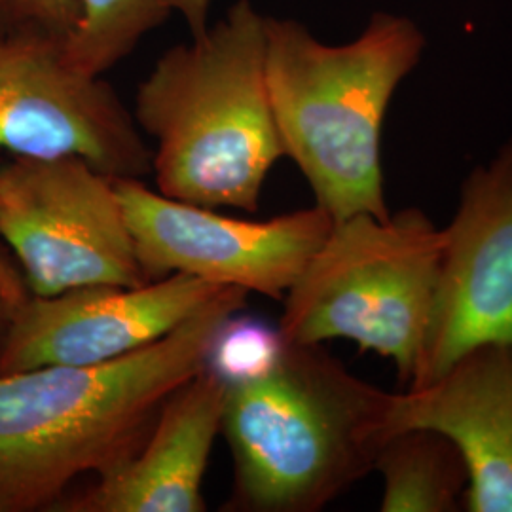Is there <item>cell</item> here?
<instances>
[{
  "label": "cell",
  "mask_w": 512,
  "mask_h": 512,
  "mask_svg": "<svg viewBox=\"0 0 512 512\" xmlns=\"http://www.w3.org/2000/svg\"><path fill=\"white\" fill-rule=\"evenodd\" d=\"M247 298L228 287L162 340L109 363L0 374V512L55 511L80 476L109 475L133 458Z\"/></svg>",
  "instance_id": "obj_1"
},
{
  "label": "cell",
  "mask_w": 512,
  "mask_h": 512,
  "mask_svg": "<svg viewBox=\"0 0 512 512\" xmlns=\"http://www.w3.org/2000/svg\"><path fill=\"white\" fill-rule=\"evenodd\" d=\"M133 118L154 141L160 194L255 213L285 156L266 80V16L238 0L202 35L169 48L139 84Z\"/></svg>",
  "instance_id": "obj_2"
},
{
  "label": "cell",
  "mask_w": 512,
  "mask_h": 512,
  "mask_svg": "<svg viewBox=\"0 0 512 512\" xmlns=\"http://www.w3.org/2000/svg\"><path fill=\"white\" fill-rule=\"evenodd\" d=\"M395 393L351 374L323 344H287L274 370L228 385V512H317L376 471Z\"/></svg>",
  "instance_id": "obj_3"
},
{
  "label": "cell",
  "mask_w": 512,
  "mask_h": 512,
  "mask_svg": "<svg viewBox=\"0 0 512 512\" xmlns=\"http://www.w3.org/2000/svg\"><path fill=\"white\" fill-rule=\"evenodd\" d=\"M425 38L410 19L374 14L344 46L294 21L266 16V80L285 156L334 222L387 219L382 171L385 112L418 65Z\"/></svg>",
  "instance_id": "obj_4"
},
{
  "label": "cell",
  "mask_w": 512,
  "mask_h": 512,
  "mask_svg": "<svg viewBox=\"0 0 512 512\" xmlns=\"http://www.w3.org/2000/svg\"><path fill=\"white\" fill-rule=\"evenodd\" d=\"M440 247L442 230L420 209L334 222L285 294L277 325L285 342L348 340L391 359L410 384L431 323Z\"/></svg>",
  "instance_id": "obj_5"
},
{
  "label": "cell",
  "mask_w": 512,
  "mask_h": 512,
  "mask_svg": "<svg viewBox=\"0 0 512 512\" xmlns=\"http://www.w3.org/2000/svg\"><path fill=\"white\" fill-rule=\"evenodd\" d=\"M0 238L33 294L148 283L114 177L76 156L0 162Z\"/></svg>",
  "instance_id": "obj_6"
},
{
  "label": "cell",
  "mask_w": 512,
  "mask_h": 512,
  "mask_svg": "<svg viewBox=\"0 0 512 512\" xmlns=\"http://www.w3.org/2000/svg\"><path fill=\"white\" fill-rule=\"evenodd\" d=\"M114 184L148 281L184 274L281 300L334 226L319 205L270 220L236 219L167 198L141 179Z\"/></svg>",
  "instance_id": "obj_7"
},
{
  "label": "cell",
  "mask_w": 512,
  "mask_h": 512,
  "mask_svg": "<svg viewBox=\"0 0 512 512\" xmlns=\"http://www.w3.org/2000/svg\"><path fill=\"white\" fill-rule=\"evenodd\" d=\"M67 40L0 29V152L76 156L114 179L152 173V147L103 76L69 61Z\"/></svg>",
  "instance_id": "obj_8"
},
{
  "label": "cell",
  "mask_w": 512,
  "mask_h": 512,
  "mask_svg": "<svg viewBox=\"0 0 512 512\" xmlns=\"http://www.w3.org/2000/svg\"><path fill=\"white\" fill-rule=\"evenodd\" d=\"M512 342V137L461 186L442 228L431 323L406 389L433 384L467 351Z\"/></svg>",
  "instance_id": "obj_9"
},
{
  "label": "cell",
  "mask_w": 512,
  "mask_h": 512,
  "mask_svg": "<svg viewBox=\"0 0 512 512\" xmlns=\"http://www.w3.org/2000/svg\"><path fill=\"white\" fill-rule=\"evenodd\" d=\"M224 289L171 274L145 285H88L31 294L0 353V374L38 366L109 363L179 329Z\"/></svg>",
  "instance_id": "obj_10"
},
{
  "label": "cell",
  "mask_w": 512,
  "mask_h": 512,
  "mask_svg": "<svg viewBox=\"0 0 512 512\" xmlns=\"http://www.w3.org/2000/svg\"><path fill=\"white\" fill-rule=\"evenodd\" d=\"M433 429L469 469L463 509L512 512V342L461 355L433 384L395 393L393 431Z\"/></svg>",
  "instance_id": "obj_11"
},
{
  "label": "cell",
  "mask_w": 512,
  "mask_h": 512,
  "mask_svg": "<svg viewBox=\"0 0 512 512\" xmlns=\"http://www.w3.org/2000/svg\"><path fill=\"white\" fill-rule=\"evenodd\" d=\"M226 393L228 384L205 366L165 399L133 458L55 511H205L203 480L222 433Z\"/></svg>",
  "instance_id": "obj_12"
},
{
  "label": "cell",
  "mask_w": 512,
  "mask_h": 512,
  "mask_svg": "<svg viewBox=\"0 0 512 512\" xmlns=\"http://www.w3.org/2000/svg\"><path fill=\"white\" fill-rule=\"evenodd\" d=\"M384 512L459 511L469 469L458 444L440 431L406 429L385 442L376 463Z\"/></svg>",
  "instance_id": "obj_13"
},
{
  "label": "cell",
  "mask_w": 512,
  "mask_h": 512,
  "mask_svg": "<svg viewBox=\"0 0 512 512\" xmlns=\"http://www.w3.org/2000/svg\"><path fill=\"white\" fill-rule=\"evenodd\" d=\"M80 21L65 44L82 73L103 76L169 18V0H78Z\"/></svg>",
  "instance_id": "obj_14"
},
{
  "label": "cell",
  "mask_w": 512,
  "mask_h": 512,
  "mask_svg": "<svg viewBox=\"0 0 512 512\" xmlns=\"http://www.w3.org/2000/svg\"><path fill=\"white\" fill-rule=\"evenodd\" d=\"M285 349L279 327L236 311L222 321L205 366L228 385L249 384L268 376Z\"/></svg>",
  "instance_id": "obj_15"
},
{
  "label": "cell",
  "mask_w": 512,
  "mask_h": 512,
  "mask_svg": "<svg viewBox=\"0 0 512 512\" xmlns=\"http://www.w3.org/2000/svg\"><path fill=\"white\" fill-rule=\"evenodd\" d=\"M80 21L78 0H0V29L67 40Z\"/></svg>",
  "instance_id": "obj_16"
},
{
  "label": "cell",
  "mask_w": 512,
  "mask_h": 512,
  "mask_svg": "<svg viewBox=\"0 0 512 512\" xmlns=\"http://www.w3.org/2000/svg\"><path fill=\"white\" fill-rule=\"evenodd\" d=\"M31 294L18 260L0 238V353L19 308Z\"/></svg>",
  "instance_id": "obj_17"
},
{
  "label": "cell",
  "mask_w": 512,
  "mask_h": 512,
  "mask_svg": "<svg viewBox=\"0 0 512 512\" xmlns=\"http://www.w3.org/2000/svg\"><path fill=\"white\" fill-rule=\"evenodd\" d=\"M171 12L179 14L190 29V37H198L209 27L213 0H169Z\"/></svg>",
  "instance_id": "obj_18"
}]
</instances>
